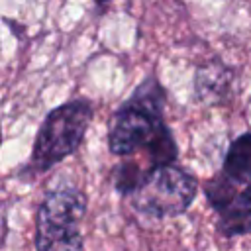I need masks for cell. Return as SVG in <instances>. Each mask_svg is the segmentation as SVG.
<instances>
[{"label":"cell","instance_id":"cell-1","mask_svg":"<svg viewBox=\"0 0 251 251\" xmlns=\"http://www.w3.org/2000/svg\"><path fill=\"white\" fill-rule=\"evenodd\" d=\"M165 98L167 94L161 82L155 76H147L112 114L108 147L114 155L129 157L145 151L151 169L176 161L178 147L163 116Z\"/></svg>","mask_w":251,"mask_h":251},{"label":"cell","instance_id":"cell-2","mask_svg":"<svg viewBox=\"0 0 251 251\" xmlns=\"http://www.w3.org/2000/svg\"><path fill=\"white\" fill-rule=\"evenodd\" d=\"M92 116L94 110L86 98H75L53 108L43 118L35 135L27 169L31 173H45L73 155L82 143Z\"/></svg>","mask_w":251,"mask_h":251},{"label":"cell","instance_id":"cell-3","mask_svg":"<svg viewBox=\"0 0 251 251\" xmlns=\"http://www.w3.org/2000/svg\"><path fill=\"white\" fill-rule=\"evenodd\" d=\"M86 214V194L76 186L49 190L35 216V251H82L80 220Z\"/></svg>","mask_w":251,"mask_h":251},{"label":"cell","instance_id":"cell-4","mask_svg":"<svg viewBox=\"0 0 251 251\" xmlns=\"http://www.w3.org/2000/svg\"><path fill=\"white\" fill-rule=\"evenodd\" d=\"M196 192V176L173 163L149 169L129 198L133 210L141 216L163 220L184 214L194 202Z\"/></svg>","mask_w":251,"mask_h":251},{"label":"cell","instance_id":"cell-5","mask_svg":"<svg viewBox=\"0 0 251 251\" xmlns=\"http://www.w3.org/2000/svg\"><path fill=\"white\" fill-rule=\"evenodd\" d=\"M218 231L224 237H239L251 233V184L243 186L235 198L218 212Z\"/></svg>","mask_w":251,"mask_h":251},{"label":"cell","instance_id":"cell-6","mask_svg":"<svg viewBox=\"0 0 251 251\" xmlns=\"http://www.w3.org/2000/svg\"><path fill=\"white\" fill-rule=\"evenodd\" d=\"M222 175L237 188L251 184V131L235 137L224 157Z\"/></svg>","mask_w":251,"mask_h":251},{"label":"cell","instance_id":"cell-7","mask_svg":"<svg viewBox=\"0 0 251 251\" xmlns=\"http://www.w3.org/2000/svg\"><path fill=\"white\" fill-rule=\"evenodd\" d=\"M231 82V73L227 71L222 61L206 63L196 71L194 86H196V98L200 102H218Z\"/></svg>","mask_w":251,"mask_h":251},{"label":"cell","instance_id":"cell-8","mask_svg":"<svg viewBox=\"0 0 251 251\" xmlns=\"http://www.w3.org/2000/svg\"><path fill=\"white\" fill-rule=\"evenodd\" d=\"M147 171H149V169H147ZM147 171H141L139 165L133 163V161H124V163H120V165L114 169V173H112L114 188H116L120 194H124V196H131L133 190H135V188L139 186V182L143 180V176H145Z\"/></svg>","mask_w":251,"mask_h":251},{"label":"cell","instance_id":"cell-9","mask_svg":"<svg viewBox=\"0 0 251 251\" xmlns=\"http://www.w3.org/2000/svg\"><path fill=\"white\" fill-rule=\"evenodd\" d=\"M94 2H96V4H108L110 0H94Z\"/></svg>","mask_w":251,"mask_h":251}]
</instances>
